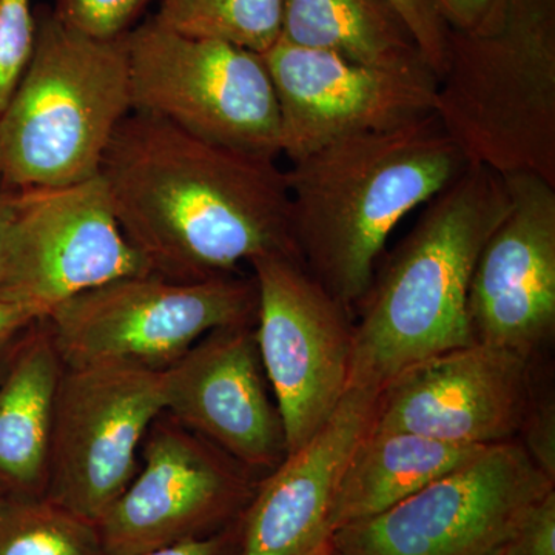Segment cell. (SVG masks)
<instances>
[{"label": "cell", "mask_w": 555, "mask_h": 555, "mask_svg": "<svg viewBox=\"0 0 555 555\" xmlns=\"http://www.w3.org/2000/svg\"><path fill=\"white\" fill-rule=\"evenodd\" d=\"M100 177L124 235L156 275L198 283L236 275L268 255L299 258L286 171L276 159L131 109Z\"/></svg>", "instance_id": "obj_1"}, {"label": "cell", "mask_w": 555, "mask_h": 555, "mask_svg": "<svg viewBox=\"0 0 555 555\" xmlns=\"http://www.w3.org/2000/svg\"><path fill=\"white\" fill-rule=\"evenodd\" d=\"M469 166L436 113L328 142L286 171L299 258L356 317L398 222Z\"/></svg>", "instance_id": "obj_2"}, {"label": "cell", "mask_w": 555, "mask_h": 555, "mask_svg": "<svg viewBox=\"0 0 555 555\" xmlns=\"http://www.w3.org/2000/svg\"><path fill=\"white\" fill-rule=\"evenodd\" d=\"M509 207L505 177L478 164L427 203L358 305L349 389H382L427 358L473 345L470 280Z\"/></svg>", "instance_id": "obj_3"}, {"label": "cell", "mask_w": 555, "mask_h": 555, "mask_svg": "<svg viewBox=\"0 0 555 555\" xmlns=\"http://www.w3.org/2000/svg\"><path fill=\"white\" fill-rule=\"evenodd\" d=\"M434 113L469 164L555 185V0H505L491 30H449Z\"/></svg>", "instance_id": "obj_4"}, {"label": "cell", "mask_w": 555, "mask_h": 555, "mask_svg": "<svg viewBox=\"0 0 555 555\" xmlns=\"http://www.w3.org/2000/svg\"><path fill=\"white\" fill-rule=\"evenodd\" d=\"M36 14L35 49L0 113V179L10 188L50 189L100 175L113 134L131 112L126 36L87 38Z\"/></svg>", "instance_id": "obj_5"}, {"label": "cell", "mask_w": 555, "mask_h": 555, "mask_svg": "<svg viewBox=\"0 0 555 555\" xmlns=\"http://www.w3.org/2000/svg\"><path fill=\"white\" fill-rule=\"evenodd\" d=\"M257 313L251 273L181 283L150 272L83 292L46 320L65 367L122 364L163 372L211 331L255 326Z\"/></svg>", "instance_id": "obj_6"}, {"label": "cell", "mask_w": 555, "mask_h": 555, "mask_svg": "<svg viewBox=\"0 0 555 555\" xmlns=\"http://www.w3.org/2000/svg\"><path fill=\"white\" fill-rule=\"evenodd\" d=\"M133 112L211 144L276 159L280 108L261 54L192 38L150 17L126 36Z\"/></svg>", "instance_id": "obj_7"}, {"label": "cell", "mask_w": 555, "mask_h": 555, "mask_svg": "<svg viewBox=\"0 0 555 555\" xmlns=\"http://www.w3.org/2000/svg\"><path fill=\"white\" fill-rule=\"evenodd\" d=\"M555 488L517 440L486 448L403 502L338 529L339 555H494Z\"/></svg>", "instance_id": "obj_8"}, {"label": "cell", "mask_w": 555, "mask_h": 555, "mask_svg": "<svg viewBox=\"0 0 555 555\" xmlns=\"http://www.w3.org/2000/svg\"><path fill=\"white\" fill-rule=\"evenodd\" d=\"M248 266L258 287L259 357L291 454L349 390L356 317L294 255H268Z\"/></svg>", "instance_id": "obj_9"}, {"label": "cell", "mask_w": 555, "mask_h": 555, "mask_svg": "<svg viewBox=\"0 0 555 555\" xmlns=\"http://www.w3.org/2000/svg\"><path fill=\"white\" fill-rule=\"evenodd\" d=\"M164 411L163 372L122 364L65 367L43 495L100 524L137 476L142 441Z\"/></svg>", "instance_id": "obj_10"}, {"label": "cell", "mask_w": 555, "mask_h": 555, "mask_svg": "<svg viewBox=\"0 0 555 555\" xmlns=\"http://www.w3.org/2000/svg\"><path fill=\"white\" fill-rule=\"evenodd\" d=\"M261 477L163 412L137 476L98 524L104 555H138L221 531L243 516Z\"/></svg>", "instance_id": "obj_11"}, {"label": "cell", "mask_w": 555, "mask_h": 555, "mask_svg": "<svg viewBox=\"0 0 555 555\" xmlns=\"http://www.w3.org/2000/svg\"><path fill=\"white\" fill-rule=\"evenodd\" d=\"M150 272L124 235L100 175L65 188L21 190L0 298L47 317L83 292Z\"/></svg>", "instance_id": "obj_12"}, {"label": "cell", "mask_w": 555, "mask_h": 555, "mask_svg": "<svg viewBox=\"0 0 555 555\" xmlns=\"http://www.w3.org/2000/svg\"><path fill=\"white\" fill-rule=\"evenodd\" d=\"M275 89L281 155L291 163L337 139L393 129L436 107L430 68L386 69L278 40L261 54Z\"/></svg>", "instance_id": "obj_13"}, {"label": "cell", "mask_w": 555, "mask_h": 555, "mask_svg": "<svg viewBox=\"0 0 555 555\" xmlns=\"http://www.w3.org/2000/svg\"><path fill=\"white\" fill-rule=\"evenodd\" d=\"M537 363L473 343L422 361L378 392L375 429L406 430L466 448L516 440Z\"/></svg>", "instance_id": "obj_14"}, {"label": "cell", "mask_w": 555, "mask_h": 555, "mask_svg": "<svg viewBox=\"0 0 555 555\" xmlns=\"http://www.w3.org/2000/svg\"><path fill=\"white\" fill-rule=\"evenodd\" d=\"M511 207L478 257L467 315L474 343L539 360L555 337V185L503 175Z\"/></svg>", "instance_id": "obj_15"}, {"label": "cell", "mask_w": 555, "mask_h": 555, "mask_svg": "<svg viewBox=\"0 0 555 555\" xmlns=\"http://www.w3.org/2000/svg\"><path fill=\"white\" fill-rule=\"evenodd\" d=\"M167 414L259 477L288 454L255 326L221 327L163 371Z\"/></svg>", "instance_id": "obj_16"}, {"label": "cell", "mask_w": 555, "mask_h": 555, "mask_svg": "<svg viewBox=\"0 0 555 555\" xmlns=\"http://www.w3.org/2000/svg\"><path fill=\"white\" fill-rule=\"evenodd\" d=\"M378 392L350 387L315 436L259 480L241 516L240 555H317L331 546L339 481L374 425Z\"/></svg>", "instance_id": "obj_17"}, {"label": "cell", "mask_w": 555, "mask_h": 555, "mask_svg": "<svg viewBox=\"0 0 555 555\" xmlns=\"http://www.w3.org/2000/svg\"><path fill=\"white\" fill-rule=\"evenodd\" d=\"M64 369L49 323L40 318L21 335L0 378V485L13 494L46 492Z\"/></svg>", "instance_id": "obj_18"}, {"label": "cell", "mask_w": 555, "mask_h": 555, "mask_svg": "<svg viewBox=\"0 0 555 555\" xmlns=\"http://www.w3.org/2000/svg\"><path fill=\"white\" fill-rule=\"evenodd\" d=\"M486 448L455 447L406 430L371 429L358 441L332 511L335 532L385 513Z\"/></svg>", "instance_id": "obj_19"}, {"label": "cell", "mask_w": 555, "mask_h": 555, "mask_svg": "<svg viewBox=\"0 0 555 555\" xmlns=\"http://www.w3.org/2000/svg\"><path fill=\"white\" fill-rule=\"evenodd\" d=\"M280 40L367 67L430 68L387 0H284Z\"/></svg>", "instance_id": "obj_20"}, {"label": "cell", "mask_w": 555, "mask_h": 555, "mask_svg": "<svg viewBox=\"0 0 555 555\" xmlns=\"http://www.w3.org/2000/svg\"><path fill=\"white\" fill-rule=\"evenodd\" d=\"M0 555H104L96 524L46 495L0 499Z\"/></svg>", "instance_id": "obj_21"}, {"label": "cell", "mask_w": 555, "mask_h": 555, "mask_svg": "<svg viewBox=\"0 0 555 555\" xmlns=\"http://www.w3.org/2000/svg\"><path fill=\"white\" fill-rule=\"evenodd\" d=\"M283 13L284 0H163L153 20L181 35L262 54L280 40Z\"/></svg>", "instance_id": "obj_22"}, {"label": "cell", "mask_w": 555, "mask_h": 555, "mask_svg": "<svg viewBox=\"0 0 555 555\" xmlns=\"http://www.w3.org/2000/svg\"><path fill=\"white\" fill-rule=\"evenodd\" d=\"M35 39L31 0H0V113L30 62Z\"/></svg>", "instance_id": "obj_23"}, {"label": "cell", "mask_w": 555, "mask_h": 555, "mask_svg": "<svg viewBox=\"0 0 555 555\" xmlns=\"http://www.w3.org/2000/svg\"><path fill=\"white\" fill-rule=\"evenodd\" d=\"M150 0H57L53 13L72 30L98 40L124 38Z\"/></svg>", "instance_id": "obj_24"}, {"label": "cell", "mask_w": 555, "mask_h": 555, "mask_svg": "<svg viewBox=\"0 0 555 555\" xmlns=\"http://www.w3.org/2000/svg\"><path fill=\"white\" fill-rule=\"evenodd\" d=\"M516 440L535 466L555 483V397L553 386L537 387V372Z\"/></svg>", "instance_id": "obj_25"}, {"label": "cell", "mask_w": 555, "mask_h": 555, "mask_svg": "<svg viewBox=\"0 0 555 555\" xmlns=\"http://www.w3.org/2000/svg\"><path fill=\"white\" fill-rule=\"evenodd\" d=\"M408 25L423 56L440 78L447 64L449 28L427 0H387Z\"/></svg>", "instance_id": "obj_26"}, {"label": "cell", "mask_w": 555, "mask_h": 555, "mask_svg": "<svg viewBox=\"0 0 555 555\" xmlns=\"http://www.w3.org/2000/svg\"><path fill=\"white\" fill-rule=\"evenodd\" d=\"M499 555H555V488L537 500Z\"/></svg>", "instance_id": "obj_27"}, {"label": "cell", "mask_w": 555, "mask_h": 555, "mask_svg": "<svg viewBox=\"0 0 555 555\" xmlns=\"http://www.w3.org/2000/svg\"><path fill=\"white\" fill-rule=\"evenodd\" d=\"M452 31H488L499 24L505 0H427Z\"/></svg>", "instance_id": "obj_28"}, {"label": "cell", "mask_w": 555, "mask_h": 555, "mask_svg": "<svg viewBox=\"0 0 555 555\" xmlns=\"http://www.w3.org/2000/svg\"><path fill=\"white\" fill-rule=\"evenodd\" d=\"M241 517L215 534L185 540L138 555H240Z\"/></svg>", "instance_id": "obj_29"}, {"label": "cell", "mask_w": 555, "mask_h": 555, "mask_svg": "<svg viewBox=\"0 0 555 555\" xmlns=\"http://www.w3.org/2000/svg\"><path fill=\"white\" fill-rule=\"evenodd\" d=\"M40 318L43 317L36 309L0 298V345L20 337Z\"/></svg>", "instance_id": "obj_30"}, {"label": "cell", "mask_w": 555, "mask_h": 555, "mask_svg": "<svg viewBox=\"0 0 555 555\" xmlns=\"http://www.w3.org/2000/svg\"><path fill=\"white\" fill-rule=\"evenodd\" d=\"M21 190L10 188L0 179V281L9 255L11 230L20 208Z\"/></svg>", "instance_id": "obj_31"}, {"label": "cell", "mask_w": 555, "mask_h": 555, "mask_svg": "<svg viewBox=\"0 0 555 555\" xmlns=\"http://www.w3.org/2000/svg\"><path fill=\"white\" fill-rule=\"evenodd\" d=\"M20 337L11 339V341L5 343V345H0V378L3 377L7 367H9L11 358H13L14 350H16L17 341H20Z\"/></svg>", "instance_id": "obj_32"}, {"label": "cell", "mask_w": 555, "mask_h": 555, "mask_svg": "<svg viewBox=\"0 0 555 555\" xmlns=\"http://www.w3.org/2000/svg\"><path fill=\"white\" fill-rule=\"evenodd\" d=\"M317 555H339L335 553L334 550H332V546L326 547V550L321 551V553H318Z\"/></svg>", "instance_id": "obj_33"}, {"label": "cell", "mask_w": 555, "mask_h": 555, "mask_svg": "<svg viewBox=\"0 0 555 555\" xmlns=\"http://www.w3.org/2000/svg\"><path fill=\"white\" fill-rule=\"evenodd\" d=\"M7 492H9V491H7V489H5V488H3V486H2V485H0V499H2V496H3V495H5V494H7Z\"/></svg>", "instance_id": "obj_34"}, {"label": "cell", "mask_w": 555, "mask_h": 555, "mask_svg": "<svg viewBox=\"0 0 555 555\" xmlns=\"http://www.w3.org/2000/svg\"><path fill=\"white\" fill-rule=\"evenodd\" d=\"M494 555H499V554L495 553Z\"/></svg>", "instance_id": "obj_35"}]
</instances>
